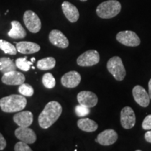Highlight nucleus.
<instances>
[{
    "mask_svg": "<svg viewBox=\"0 0 151 151\" xmlns=\"http://www.w3.org/2000/svg\"><path fill=\"white\" fill-rule=\"evenodd\" d=\"M62 112V107L59 102L55 101L48 102L38 118L39 126L43 129H48L58 120Z\"/></svg>",
    "mask_w": 151,
    "mask_h": 151,
    "instance_id": "nucleus-1",
    "label": "nucleus"
},
{
    "mask_svg": "<svg viewBox=\"0 0 151 151\" xmlns=\"http://www.w3.org/2000/svg\"><path fill=\"white\" fill-rule=\"evenodd\" d=\"M27 99L24 96L11 94L0 99V108L5 113L19 112L25 108Z\"/></svg>",
    "mask_w": 151,
    "mask_h": 151,
    "instance_id": "nucleus-2",
    "label": "nucleus"
},
{
    "mask_svg": "<svg viewBox=\"0 0 151 151\" xmlns=\"http://www.w3.org/2000/svg\"><path fill=\"white\" fill-rule=\"evenodd\" d=\"M121 11V4L117 0H108L98 6L96 12L99 18L110 19L118 16Z\"/></svg>",
    "mask_w": 151,
    "mask_h": 151,
    "instance_id": "nucleus-3",
    "label": "nucleus"
},
{
    "mask_svg": "<svg viewBox=\"0 0 151 151\" xmlns=\"http://www.w3.org/2000/svg\"><path fill=\"white\" fill-rule=\"evenodd\" d=\"M107 69L109 73L118 81L123 80L126 76V71L122 59L118 56L111 58L107 62Z\"/></svg>",
    "mask_w": 151,
    "mask_h": 151,
    "instance_id": "nucleus-4",
    "label": "nucleus"
},
{
    "mask_svg": "<svg viewBox=\"0 0 151 151\" xmlns=\"http://www.w3.org/2000/svg\"><path fill=\"white\" fill-rule=\"evenodd\" d=\"M116 39L118 42L126 46L136 47L140 45L141 40L137 34L133 31L126 30L118 32L116 35Z\"/></svg>",
    "mask_w": 151,
    "mask_h": 151,
    "instance_id": "nucleus-5",
    "label": "nucleus"
},
{
    "mask_svg": "<svg viewBox=\"0 0 151 151\" xmlns=\"http://www.w3.org/2000/svg\"><path fill=\"white\" fill-rule=\"evenodd\" d=\"M23 21L26 27L31 32L37 33L41 30V20L34 11H26L23 15Z\"/></svg>",
    "mask_w": 151,
    "mask_h": 151,
    "instance_id": "nucleus-6",
    "label": "nucleus"
},
{
    "mask_svg": "<svg viewBox=\"0 0 151 151\" xmlns=\"http://www.w3.org/2000/svg\"><path fill=\"white\" fill-rule=\"evenodd\" d=\"M99 53L95 50H89L77 58V64L81 67H92L99 63Z\"/></svg>",
    "mask_w": 151,
    "mask_h": 151,
    "instance_id": "nucleus-7",
    "label": "nucleus"
},
{
    "mask_svg": "<svg viewBox=\"0 0 151 151\" xmlns=\"http://www.w3.org/2000/svg\"><path fill=\"white\" fill-rule=\"evenodd\" d=\"M120 123L122 127L126 129H132L136 124V116L134 111L131 107L125 106L120 113Z\"/></svg>",
    "mask_w": 151,
    "mask_h": 151,
    "instance_id": "nucleus-8",
    "label": "nucleus"
},
{
    "mask_svg": "<svg viewBox=\"0 0 151 151\" xmlns=\"http://www.w3.org/2000/svg\"><path fill=\"white\" fill-rule=\"evenodd\" d=\"M15 135L20 141L28 144L34 143L37 140L35 132L29 127H19L15 130Z\"/></svg>",
    "mask_w": 151,
    "mask_h": 151,
    "instance_id": "nucleus-9",
    "label": "nucleus"
},
{
    "mask_svg": "<svg viewBox=\"0 0 151 151\" xmlns=\"http://www.w3.org/2000/svg\"><path fill=\"white\" fill-rule=\"evenodd\" d=\"M1 81L3 83L9 86H20L25 81V76L23 73L15 70L4 73Z\"/></svg>",
    "mask_w": 151,
    "mask_h": 151,
    "instance_id": "nucleus-10",
    "label": "nucleus"
},
{
    "mask_svg": "<svg viewBox=\"0 0 151 151\" xmlns=\"http://www.w3.org/2000/svg\"><path fill=\"white\" fill-rule=\"evenodd\" d=\"M118 138V134L114 129H108L99 133L95 141L102 146H110L116 142Z\"/></svg>",
    "mask_w": 151,
    "mask_h": 151,
    "instance_id": "nucleus-11",
    "label": "nucleus"
},
{
    "mask_svg": "<svg viewBox=\"0 0 151 151\" xmlns=\"http://www.w3.org/2000/svg\"><path fill=\"white\" fill-rule=\"evenodd\" d=\"M132 95L138 104L142 107H147L150 104V96L148 92L141 86H136L132 90Z\"/></svg>",
    "mask_w": 151,
    "mask_h": 151,
    "instance_id": "nucleus-12",
    "label": "nucleus"
},
{
    "mask_svg": "<svg viewBox=\"0 0 151 151\" xmlns=\"http://www.w3.org/2000/svg\"><path fill=\"white\" fill-rule=\"evenodd\" d=\"M77 99L81 105L88 108L94 107L98 102V97L94 92L90 91H81L77 95Z\"/></svg>",
    "mask_w": 151,
    "mask_h": 151,
    "instance_id": "nucleus-13",
    "label": "nucleus"
},
{
    "mask_svg": "<svg viewBox=\"0 0 151 151\" xmlns=\"http://www.w3.org/2000/svg\"><path fill=\"white\" fill-rule=\"evenodd\" d=\"M49 41L55 46L66 48L69 46V42L67 37L58 29H53L49 34Z\"/></svg>",
    "mask_w": 151,
    "mask_h": 151,
    "instance_id": "nucleus-14",
    "label": "nucleus"
},
{
    "mask_svg": "<svg viewBox=\"0 0 151 151\" xmlns=\"http://www.w3.org/2000/svg\"><path fill=\"white\" fill-rule=\"evenodd\" d=\"M81 81V74L76 71H71L62 76L61 83L64 87L68 88H74L80 84Z\"/></svg>",
    "mask_w": 151,
    "mask_h": 151,
    "instance_id": "nucleus-15",
    "label": "nucleus"
},
{
    "mask_svg": "<svg viewBox=\"0 0 151 151\" xmlns=\"http://www.w3.org/2000/svg\"><path fill=\"white\" fill-rule=\"evenodd\" d=\"M62 9L65 17L69 22H76L78 21L80 15L78 9L74 5L69 1H65L62 3Z\"/></svg>",
    "mask_w": 151,
    "mask_h": 151,
    "instance_id": "nucleus-16",
    "label": "nucleus"
},
{
    "mask_svg": "<svg viewBox=\"0 0 151 151\" xmlns=\"http://www.w3.org/2000/svg\"><path fill=\"white\" fill-rule=\"evenodd\" d=\"M14 120L20 127H29L33 122V114L29 111H20L14 116Z\"/></svg>",
    "mask_w": 151,
    "mask_h": 151,
    "instance_id": "nucleus-17",
    "label": "nucleus"
},
{
    "mask_svg": "<svg viewBox=\"0 0 151 151\" xmlns=\"http://www.w3.org/2000/svg\"><path fill=\"white\" fill-rule=\"evenodd\" d=\"M18 52L22 54H34L40 50L41 47L37 43L30 41H20L16 43Z\"/></svg>",
    "mask_w": 151,
    "mask_h": 151,
    "instance_id": "nucleus-18",
    "label": "nucleus"
},
{
    "mask_svg": "<svg viewBox=\"0 0 151 151\" xmlns=\"http://www.w3.org/2000/svg\"><path fill=\"white\" fill-rule=\"evenodd\" d=\"M11 29L8 32V35L9 37L12 39H23L26 37L27 33H26L25 29L22 27V24L20 22L17 20H13L11 22Z\"/></svg>",
    "mask_w": 151,
    "mask_h": 151,
    "instance_id": "nucleus-19",
    "label": "nucleus"
},
{
    "mask_svg": "<svg viewBox=\"0 0 151 151\" xmlns=\"http://www.w3.org/2000/svg\"><path fill=\"white\" fill-rule=\"evenodd\" d=\"M77 125L82 131L92 132L98 129V124L94 120L90 118H81L77 122Z\"/></svg>",
    "mask_w": 151,
    "mask_h": 151,
    "instance_id": "nucleus-20",
    "label": "nucleus"
},
{
    "mask_svg": "<svg viewBox=\"0 0 151 151\" xmlns=\"http://www.w3.org/2000/svg\"><path fill=\"white\" fill-rule=\"evenodd\" d=\"M16 65L12 60L9 58H0V71L3 73L15 71L16 69Z\"/></svg>",
    "mask_w": 151,
    "mask_h": 151,
    "instance_id": "nucleus-21",
    "label": "nucleus"
},
{
    "mask_svg": "<svg viewBox=\"0 0 151 151\" xmlns=\"http://www.w3.org/2000/svg\"><path fill=\"white\" fill-rule=\"evenodd\" d=\"M56 65V60L52 57L43 58L37 62V68L40 70H50L53 69Z\"/></svg>",
    "mask_w": 151,
    "mask_h": 151,
    "instance_id": "nucleus-22",
    "label": "nucleus"
},
{
    "mask_svg": "<svg viewBox=\"0 0 151 151\" xmlns=\"http://www.w3.org/2000/svg\"><path fill=\"white\" fill-rule=\"evenodd\" d=\"M0 49L3 50L6 54L12 55H16L18 51L16 47H15L9 41L3 40V39H0Z\"/></svg>",
    "mask_w": 151,
    "mask_h": 151,
    "instance_id": "nucleus-23",
    "label": "nucleus"
},
{
    "mask_svg": "<svg viewBox=\"0 0 151 151\" xmlns=\"http://www.w3.org/2000/svg\"><path fill=\"white\" fill-rule=\"evenodd\" d=\"M27 57L24 58H18L16 60V65L18 69H21L24 71H28L30 69L31 66L33 65L32 62L27 61Z\"/></svg>",
    "mask_w": 151,
    "mask_h": 151,
    "instance_id": "nucleus-24",
    "label": "nucleus"
},
{
    "mask_svg": "<svg viewBox=\"0 0 151 151\" xmlns=\"http://www.w3.org/2000/svg\"><path fill=\"white\" fill-rule=\"evenodd\" d=\"M42 83L44 87L48 89H52L55 86L56 81L52 73H46L43 76Z\"/></svg>",
    "mask_w": 151,
    "mask_h": 151,
    "instance_id": "nucleus-25",
    "label": "nucleus"
},
{
    "mask_svg": "<svg viewBox=\"0 0 151 151\" xmlns=\"http://www.w3.org/2000/svg\"><path fill=\"white\" fill-rule=\"evenodd\" d=\"M18 92L24 97H32L34 94V88L29 84L22 83L20 85V87L18 88Z\"/></svg>",
    "mask_w": 151,
    "mask_h": 151,
    "instance_id": "nucleus-26",
    "label": "nucleus"
},
{
    "mask_svg": "<svg viewBox=\"0 0 151 151\" xmlns=\"http://www.w3.org/2000/svg\"><path fill=\"white\" fill-rule=\"evenodd\" d=\"M75 112L77 116L82 118V117L88 116V115L90 113V108H88V107L79 104L76 106Z\"/></svg>",
    "mask_w": 151,
    "mask_h": 151,
    "instance_id": "nucleus-27",
    "label": "nucleus"
},
{
    "mask_svg": "<svg viewBox=\"0 0 151 151\" xmlns=\"http://www.w3.org/2000/svg\"><path fill=\"white\" fill-rule=\"evenodd\" d=\"M14 150L16 151H32V149L28 146V143L23 141H19L16 143L14 146Z\"/></svg>",
    "mask_w": 151,
    "mask_h": 151,
    "instance_id": "nucleus-28",
    "label": "nucleus"
},
{
    "mask_svg": "<svg viewBox=\"0 0 151 151\" xmlns=\"http://www.w3.org/2000/svg\"><path fill=\"white\" fill-rule=\"evenodd\" d=\"M142 128L144 130L151 129V114L147 116L142 122Z\"/></svg>",
    "mask_w": 151,
    "mask_h": 151,
    "instance_id": "nucleus-29",
    "label": "nucleus"
},
{
    "mask_svg": "<svg viewBox=\"0 0 151 151\" xmlns=\"http://www.w3.org/2000/svg\"><path fill=\"white\" fill-rule=\"evenodd\" d=\"M6 146V141L4 137L0 133V150H3Z\"/></svg>",
    "mask_w": 151,
    "mask_h": 151,
    "instance_id": "nucleus-30",
    "label": "nucleus"
},
{
    "mask_svg": "<svg viewBox=\"0 0 151 151\" xmlns=\"http://www.w3.org/2000/svg\"><path fill=\"white\" fill-rule=\"evenodd\" d=\"M145 139L147 142L151 143V129L148 130V132H146L145 134Z\"/></svg>",
    "mask_w": 151,
    "mask_h": 151,
    "instance_id": "nucleus-31",
    "label": "nucleus"
},
{
    "mask_svg": "<svg viewBox=\"0 0 151 151\" xmlns=\"http://www.w3.org/2000/svg\"><path fill=\"white\" fill-rule=\"evenodd\" d=\"M148 94L151 99V78L150 79V81H149L148 82Z\"/></svg>",
    "mask_w": 151,
    "mask_h": 151,
    "instance_id": "nucleus-32",
    "label": "nucleus"
},
{
    "mask_svg": "<svg viewBox=\"0 0 151 151\" xmlns=\"http://www.w3.org/2000/svg\"><path fill=\"white\" fill-rule=\"evenodd\" d=\"M31 60H32V62H34L35 61V58H32V59H31Z\"/></svg>",
    "mask_w": 151,
    "mask_h": 151,
    "instance_id": "nucleus-33",
    "label": "nucleus"
},
{
    "mask_svg": "<svg viewBox=\"0 0 151 151\" xmlns=\"http://www.w3.org/2000/svg\"><path fill=\"white\" fill-rule=\"evenodd\" d=\"M80 1H86L87 0H80Z\"/></svg>",
    "mask_w": 151,
    "mask_h": 151,
    "instance_id": "nucleus-34",
    "label": "nucleus"
}]
</instances>
